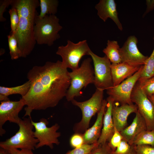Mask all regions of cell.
Here are the masks:
<instances>
[{"mask_svg":"<svg viewBox=\"0 0 154 154\" xmlns=\"http://www.w3.org/2000/svg\"><path fill=\"white\" fill-rule=\"evenodd\" d=\"M104 90L96 88L91 97L85 101L79 102L74 99L71 101L73 105L80 109L82 114L81 120L74 127L75 133H83L89 128L92 117L101 108L104 100Z\"/></svg>","mask_w":154,"mask_h":154,"instance_id":"obj_6","label":"cell"},{"mask_svg":"<svg viewBox=\"0 0 154 154\" xmlns=\"http://www.w3.org/2000/svg\"><path fill=\"white\" fill-rule=\"evenodd\" d=\"M94 67V84L96 88L107 90L113 86L111 63L106 56L100 57L92 51L89 53Z\"/></svg>","mask_w":154,"mask_h":154,"instance_id":"obj_9","label":"cell"},{"mask_svg":"<svg viewBox=\"0 0 154 154\" xmlns=\"http://www.w3.org/2000/svg\"><path fill=\"white\" fill-rule=\"evenodd\" d=\"M106 100L107 109L104 116L103 127L101 134L97 142L98 144H103L108 142L114 132V127L112 113L114 102L109 96L107 98Z\"/></svg>","mask_w":154,"mask_h":154,"instance_id":"obj_16","label":"cell"},{"mask_svg":"<svg viewBox=\"0 0 154 154\" xmlns=\"http://www.w3.org/2000/svg\"><path fill=\"white\" fill-rule=\"evenodd\" d=\"M92 59H85L80 67L69 72L71 82L66 98L68 101H71L75 97L81 95V91L90 84H94V71L92 65Z\"/></svg>","mask_w":154,"mask_h":154,"instance_id":"obj_5","label":"cell"},{"mask_svg":"<svg viewBox=\"0 0 154 154\" xmlns=\"http://www.w3.org/2000/svg\"><path fill=\"white\" fill-rule=\"evenodd\" d=\"M9 12L10 16L11 33L15 34L18 28L19 21V15L17 9L15 7H12L9 10Z\"/></svg>","mask_w":154,"mask_h":154,"instance_id":"obj_26","label":"cell"},{"mask_svg":"<svg viewBox=\"0 0 154 154\" xmlns=\"http://www.w3.org/2000/svg\"><path fill=\"white\" fill-rule=\"evenodd\" d=\"M97 143L92 144H84L81 147L68 151L65 154H90L98 145Z\"/></svg>","mask_w":154,"mask_h":154,"instance_id":"obj_27","label":"cell"},{"mask_svg":"<svg viewBox=\"0 0 154 154\" xmlns=\"http://www.w3.org/2000/svg\"><path fill=\"white\" fill-rule=\"evenodd\" d=\"M152 95H153V97H154V93H153V94Z\"/></svg>","mask_w":154,"mask_h":154,"instance_id":"obj_40","label":"cell"},{"mask_svg":"<svg viewBox=\"0 0 154 154\" xmlns=\"http://www.w3.org/2000/svg\"><path fill=\"white\" fill-rule=\"evenodd\" d=\"M107 104V100H104L101 108L97 113V116L94 123L92 127L83 133L84 144H92L97 143L101 134Z\"/></svg>","mask_w":154,"mask_h":154,"instance_id":"obj_17","label":"cell"},{"mask_svg":"<svg viewBox=\"0 0 154 154\" xmlns=\"http://www.w3.org/2000/svg\"><path fill=\"white\" fill-rule=\"evenodd\" d=\"M31 85L28 80L22 85L14 87L0 86V100L1 101L9 100L8 96L13 94H19L22 97L25 96L29 91Z\"/></svg>","mask_w":154,"mask_h":154,"instance_id":"obj_20","label":"cell"},{"mask_svg":"<svg viewBox=\"0 0 154 154\" xmlns=\"http://www.w3.org/2000/svg\"><path fill=\"white\" fill-rule=\"evenodd\" d=\"M31 120L30 117L21 119L18 124V131L9 138L0 142V147L7 150L27 149L33 151L36 149L38 141L34 136V127Z\"/></svg>","mask_w":154,"mask_h":154,"instance_id":"obj_3","label":"cell"},{"mask_svg":"<svg viewBox=\"0 0 154 154\" xmlns=\"http://www.w3.org/2000/svg\"><path fill=\"white\" fill-rule=\"evenodd\" d=\"M107 46L103 52L109 59L112 64H117L121 62L120 54V48L117 41L108 40Z\"/></svg>","mask_w":154,"mask_h":154,"instance_id":"obj_21","label":"cell"},{"mask_svg":"<svg viewBox=\"0 0 154 154\" xmlns=\"http://www.w3.org/2000/svg\"><path fill=\"white\" fill-rule=\"evenodd\" d=\"M137 111L135 104H125L118 106L114 104L112 114L114 127L120 132L127 127L129 115L132 113H136Z\"/></svg>","mask_w":154,"mask_h":154,"instance_id":"obj_14","label":"cell"},{"mask_svg":"<svg viewBox=\"0 0 154 154\" xmlns=\"http://www.w3.org/2000/svg\"><path fill=\"white\" fill-rule=\"evenodd\" d=\"M32 123L35 129L34 135L38 141L36 149L44 146L48 147L50 149L53 148V145H58L60 144L58 138L61 133L58 132L59 125L56 123L50 127H48V121L45 118H42L37 122H34L32 119Z\"/></svg>","mask_w":154,"mask_h":154,"instance_id":"obj_8","label":"cell"},{"mask_svg":"<svg viewBox=\"0 0 154 154\" xmlns=\"http://www.w3.org/2000/svg\"><path fill=\"white\" fill-rule=\"evenodd\" d=\"M36 17L34 35L36 43L39 45L46 44L51 46L60 38L59 31L62 27L59 19L55 15H47L41 18Z\"/></svg>","mask_w":154,"mask_h":154,"instance_id":"obj_4","label":"cell"},{"mask_svg":"<svg viewBox=\"0 0 154 154\" xmlns=\"http://www.w3.org/2000/svg\"><path fill=\"white\" fill-rule=\"evenodd\" d=\"M95 8L100 19L105 22L108 18L111 19L121 31L123 29L118 16L116 4L114 0H100L96 5Z\"/></svg>","mask_w":154,"mask_h":154,"instance_id":"obj_15","label":"cell"},{"mask_svg":"<svg viewBox=\"0 0 154 154\" xmlns=\"http://www.w3.org/2000/svg\"><path fill=\"white\" fill-rule=\"evenodd\" d=\"M70 146L73 148H79L84 144L83 133H75L71 137L70 140Z\"/></svg>","mask_w":154,"mask_h":154,"instance_id":"obj_30","label":"cell"},{"mask_svg":"<svg viewBox=\"0 0 154 154\" xmlns=\"http://www.w3.org/2000/svg\"><path fill=\"white\" fill-rule=\"evenodd\" d=\"M7 150L9 154H34L32 150L29 149H11Z\"/></svg>","mask_w":154,"mask_h":154,"instance_id":"obj_35","label":"cell"},{"mask_svg":"<svg viewBox=\"0 0 154 154\" xmlns=\"http://www.w3.org/2000/svg\"><path fill=\"white\" fill-rule=\"evenodd\" d=\"M138 40L135 36H129L119 49L121 62L129 65L141 66L144 65L148 57L142 54L139 50Z\"/></svg>","mask_w":154,"mask_h":154,"instance_id":"obj_12","label":"cell"},{"mask_svg":"<svg viewBox=\"0 0 154 154\" xmlns=\"http://www.w3.org/2000/svg\"><path fill=\"white\" fill-rule=\"evenodd\" d=\"M148 145L154 147V129L143 131L136 137L133 145Z\"/></svg>","mask_w":154,"mask_h":154,"instance_id":"obj_24","label":"cell"},{"mask_svg":"<svg viewBox=\"0 0 154 154\" xmlns=\"http://www.w3.org/2000/svg\"><path fill=\"white\" fill-rule=\"evenodd\" d=\"M149 99L154 105V97L153 95L148 97Z\"/></svg>","mask_w":154,"mask_h":154,"instance_id":"obj_38","label":"cell"},{"mask_svg":"<svg viewBox=\"0 0 154 154\" xmlns=\"http://www.w3.org/2000/svg\"><path fill=\"white\" fill-rule=\"evenodd\" d=\"M0 154H9V152L8 150L0 147Z\"/></svg>","mask_w":154,"mask_h":154,"instance_id":"obj_37","label":"cell"},{"mask_svg":"<svg viewBox=\"0 0 154 154\" xmlns=\"http://www.w3.org/2000/svg\"><path fill=\"white\" fill-rule=\"evenodd\" d=\"M146 4L147 5V8L143 15V17L150 12L154 9V0H146Z\"/></svg>","mask_w":154,"mask_h":154,"instance_id":"obj_36","label":"cell"},{"mask_svg":"<svg viewBox=\"0 0 154 154\" xmlns=\"http://www.w3.org/2000/svg\"><path fill=\"white\" fill-rule=\"evenodd\" d=\"M91 51L86 40L76 43L68 40L66 45L58 47L56 54L61 56L62 66L72 71L79 67L81 59L85 55H89Z\"/></svg>","mask_w":154,"mask_h":154,"instance_id":"obj_7","label":"cell"},{"mask_svg":"<svg viewBox=\"0 0 154 154\" xmlns=\"http://www.w3.org/2000/svg\"><path fill=\"white\" fill-rule=\"evenodd\" d=\"M131 123L120 132L123 139L131 146L133 141L139 134L143 131L147 130L145 119L137 111Z\"/></svg>","mask_w":154,"mask_h":154,"instance_id":"obj_18","label":"cell"},{"mask_svg":"<svg viewBox=\"0 0 154 154\" xmlns=\"http://www.w3.org/2000/svg\"><path fill=\"white\" fill-rule=\"evenodd\" d=\"M27 78L31 85L28 93L21 98L26 106L24 117H31L34 110L56 106L66 96L71 82L69 72L59 60L34 66L28 72Z\"/></svg>","mask_w":154,"mask_h":154,"instance_id":"obj_1","label":"cell"},{"mask_svg":"<svg viewBox=\"0 0 154 154\" xmlns=\"http://www.w3.org/2000/svg\"><path fill=\"white\" fill-rule=\"evenodd\" d=\"M13 0H3L0 1V21L4 22L6 19L3 17V15L6 8L11 5Z\"/></svg>","mask_w":154,"mask_h":154,"instance_id":"obj_34","label":"cell"},{"mask_svg":"<svg viewBox=\"0 0 154 154\" xmlns=\"http://www.w3.org/2000/svg\"><path fill=\"white\" fill-rule=\"evenodd\" d=\"M111 70L113 86H117L137 72L141 66H135L125 62L112 64Z\"/></svg>","mask_w":154,"mask_h":154,"instance_id":"obj_19","label":"cell"},{"mask_svg":"<svg viewBox=\"0 0 154 154\" xmlns=\"http://www.w3.org/2000/svg\"><path fill=\"white\" fill-rule=\"evenodd\" d=\"M128 154H135L134 151H133V147H132V149L131 150V151Z\"/></svg>","mask_w":154,"mask_h":154,"instance_id":"obj_39","label":"cell"},{"mask_svg":"<svg viewBox=\"0 0 154 154\" xmlns=\"http://www.w3.org/2000/svg\"><path fill=\"white\" fill-rule=\"evenodd\" d=\"M40 11L38 16L43 18L47 15H55L57 11L58 1L57 0H40Z\"/></svg>","mask_w":154,"mask_h":154,"instance_id":"obj_23","label":"cell"},{"mask_svg":"<svg viewBox=\"0 0 154 154\" xmlns=\"http://www.w3.org/2000/svg\"><path fill=\"white\" fill-rule=\"evenodd\" d=\"M25 104L21 98L18 101L9 100L1 101L0 104V135L2 136L6 132L3 126L7 121L18 125L21 120L19 114Z\"/></svg>","mask_w":154,"mask_h":154,"instance_id":"obj_13","label":"cell"},{"mask_svg":"<svg viewBox=\"0 0 154 154\" xmlns=\"http://www.w3.org/2000/svg\"><path fill=\"white\" fill-rule=\"evenodd\" d=\"M139 84L148 97L153 95L154 92V76Z\"/></svg>","mask_w":154,"mask_h":154,"instance_id":"obj_28","label":"cell"},{"mask_svg":"<svg viewBox=\"0 0 154 154\" xmlns=\"http://www.w3.org/2000/svg\"><path fill=\"white\" fill-rule=\"evenodd\" d=\"M154 40V36L153 38ZM154 76V48L150 56L148 57L143 65L141 73L137 81L141 84Z\"/></svg>","mask_w":154,"mask_h":154,"instance_id":"obj_22","label":"cell"},{"mask_svg":"<svg viewBox=\"0 0 154 154\" xmlns=\"http://www.w3.org/2000/svg\"><path fill=\"white\" fill-rule=\"evenodd\" d=\"M132 149V146L123 139L116 150L113 152L112 154H128Z\"/></svg>","mask_w":154,"mask_h":154,"instance_id":"obj_31","label":"cell"},{"mask_svg":"<svg viewBox=\"0 0 154 154\" xmlns=\"http://www.w3.org/2000/svg\"><path fill=\"white\" fill-rule=\"evenodd\" d=\"M10 54L12 60H16L21 57V51L14 34L11 33L7 36Z\"/></svg>","mask_w":154,"mask_h":154,"instance_id":"obj_25","label":"cell"},{"mask_svg":"<svg viewBox=\"0 0 154 154\" xmlns=\"http://www.w3.org/2000/svg\"><path fill=\"white\" fill-rule=\"evenodd\" d=\"M131 98L145 122L147 129H154V105L141 88L137 82L132 90Z\"/></svg>","mask_w":154,"mask_h":154,"instance_id":"obj_10","label":"cell"},{"mask_svg":"<svg viewBox=\"0 0 154 154\" xmlns=\"http://www.w3.org/2000/svg\"><path fill=\"white\" fill-rule=\"evenodd\" d=\"M113 152L107 142L103 144H98L90 154H112Z\"/></svg>","mask_w":154,"mask_h":154,"instance_id":"obj_33","label":"cell"},{"mask_svg":"<svg viewBox=\"0 0 154 154\" xmlns=\"http://www.w3.org/2000/svg\"><path fill=\"white\" fill-rule=\"evenodd\" d=\"M132 146L135 154H154V147L148 145Z\"/></svg>","mask_w":154,"mask_h":154,"instance_id":"obj_32","label":"cell"},{"mask_svg":"<svg viewBox=\"0 0 154 154\" xmlns=\"http://www.w3.org/2000/svg\"><path fill=\"white\" fill-rule=\"evenodd\" d=\"M17 10L19 24L14 34L21 51V57L26 58L33 50L36 41L34 29L37 9L40 6L38 0H13L11 5Z\"/></svg>","mask_w":154,"mask_h":154,"instance_id":"obj_2","label":"cell"},{"mask_svg":"<svg viewBox=\"0 0 154 154\" xmlns=\"http://www.w3.org/2000/svg\"><path fill=\"white\" fill-rule=\"evenodd\" d=\"M143 66H141L137 72L119 84L106 90L107 93L114 102L120 103L121 105L133 104L131 100V95L141 73Z\"/></svg>","mask_w":154,"mask_h":154,"instance_id":"obj_11","label":"cell"},{"mask_svg":"<svg viewBox=\"0 0 154 154\" xmlns=\"http://www.w3.org/2000/svg\"><path fill=\"white\" fill-rule=\"evenodd\" d=\"M123 139L120 132L114 127L113 134L108 142L110 146L113 151L116 150Z\"/></svg>","mask_w":154,"mask_h":154,"instance_id":"obj_29","label":"cell"}]
</instances>
